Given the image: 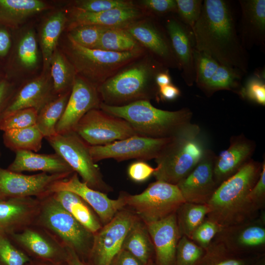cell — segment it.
<instances>
[{
	"label": "cell",
	"instance_id": "cell-60",
	"mask_svg": "<svg viewBox=\"0 0 265 265\" xmlns=\"http://www.w3.org/2000/svg\"><path fill=\"white\" fill-rule=\"evenodd\" d=\"M156 265V263H155V260L150 261V262L147 265Z\"/></svg>",
	"mask_w": 265,
	"mask_h": 265
},
{
	"label": "cell",
	"instance_id": "cell-28",
	"mask_svg": "<svg viewBox=\"0 0 265 265\" xmlns=\"http://www.w3.org/2000/svg\"><path fill=\"white\" fill-rule=\"evenodd\" d=\"M52 195L67 212L94 234L103 227L93 210L77 194L68 191H59Z\"/></svg>",
	"mask_w": 265,
	"mask_h": 265
},
{
	"label": "cell",
	"instance_id": "cell-30",
	"mask_svg": "<svg viewBox=\"0 0 265 265\" xmlns=\"http://www.w3.org/2000/svg\"><path fill=\"white\" fill-rule=\"evenodd\" d=\"M47 7L45 2L39 0H0V26L15 28Z\"/></svg>",
	"mask_w": 265,
	"mask_h": 265
},
{
	"label": "cell",
	"instance_id": "cell-6",
	"mask_svg": "<svg viewBox=\"0 0 265 265\" xmlns=\"http://www.w3.org/2000/svg\"><path fill=\"white\" fill-rule=\"evenodd\" d=\"M38 199L40 208L34 223L46 230L65 248L73 250L82 262L87 263L94 234L67 212L52 193Z\"/></svg>",
	"mask_w": 265,
	"mask_h": 265
},
{
	"label": "cell",
	"instance_id": "cell-21",
	"mask_svg": "<svg viewBox=\"0 0 265 265\" xmlns=\"http://www.w3.org/2000/svg\"><path fill=\"white\" fill-rule=\"evenodd\" d=\"M145 223L154 246L156 265H175L176 248L182 237L175 213Z\"/></svg>",
	"mask_w": 265,
	"mask_h": 265
},
{
	"label": "cell",
	"instance_id": "cell-19",
	"mask_svg": "<svg viewBox=\"0 0 265 265\" xmlns=\"http://www.w3.org/2000/svg\"><path fill=\"white\" fill-rule=\"evenodd\" d=\"M215 157L207 149L192 171L176 185L186 202L208 204L217 187L213 176Z\"/></svg>",
	"mask_w": 265,
	"mask_h": 265
},
{
	"label": "cell",
	"instance_id": "cell-40",
	"mask_svg": "<svg viewBox=\"0 0 265 265\" xmlns=\"http://www.w3.org/2000/svg\"><path fill=\"white\" fill-rule=\"evenodd\" d=\"M195 82L201 88L214 75L220 64L205 53L193 48Z\"/></svg>",
	"mask_w": 265,
	"mask_h": 265
},
{
	"label": "cell",
	"instance_id": "cell-7",
	"mask_svg": "<svg viewBox=\"0 0 265 265\" xmlns=\"http://www.w3.org/2000/svg\"><path fill=\"white\" fill-rule=\"evenodd\" d=\"M66 54L77 75L97 87L108 78L148 52L143 47L114 52L82 47L68 35Z\"/></svg>",
	"mask_w": 265,
	"mask_h": 265
},
{
	"label": "cell",
	"instance_id": "cell-27",
	"mask_svg": "<svg viewBox=\"0 0 265 265\" xmlns=\"http://www.w3.org/2000/svg\"><path fill=\"white\" fill-rule=\"evenodd\" d=\"M13 161L6 168L14 172L42 171L51 174H70L74 170L56 153L37 154L30 151H19L15 153Z\"/></svg>",
	"mask_w": 265,
	"mask_h": 265
},
{
	"label": "cell",
	"instance_id": "cell-16",
	"mask_svg": "<svg viewBox=\"0 0 265 265\" xmlns=\"http://www.w3.org/2000/svg\"><path fill=\"white\" fill-rule=\"evenodd\" d=\"M59 191H68L79 195L93 210L103 226L126 207L123 192L117 199H110L106 193L92 189L81 181L76 172L67 178L54 182L49 189V193Z\"/></svg>",
	"mask_w": 265,
	"mask_h": 265
},
{
	"label": "cell",
	"instance_id": "cell-42",
	"mask_svg": "<svg viewBox=\"0 0 265 265\" xmlns=\"http://www.w3.org/2000/svg\"><path fill=\"white\" fill-rule=\"evenodd\" d=\"M38 111L34 108L17 110L0 118V130L3 132L36 125Z\"/></svg>",
	"mask_w": 265,
	"mask_h": 265
},
{
	"label": "cell",
	"instance_id": "cell-9",
	"mask_svg": "<svg viewBox=\"0 0 265 265\" xmlns=\"http://www.w3.org/2000/svg\"><path fill=\"white\" fill-rule=\"evenodd\" d=\"M123 194L126 207L131 208L144 223L157 221L175 213L186 202L176 185L158 180L140 194Z\"/></svg>",
	"mask_w": 265,
	"mask_h": 265
},
{
	"label": "cell",
	"instance_id": "cell-10",
	"mask_svg": "<svg viewBox=\"0 0 265 265\" xmlns=\"http://www.w3.org/2000/svg\"><path fill=\"white\" fill-rule=\"evenodd\" d=\"M74 132L92 146L106 145L138 135L128 122L100 108L87 112L79 121Z\"/></svg>",
	"mask_w": 265,
	"mask_h": 265
},
{
	"label": "cell",
	"instance_id": "cell-62",
	"mask_svg": "<svg viewBox=\"0 0 265 265\" xmlns=\"http://www.w3.org/2000/svg\"><path fill=\"white\" fill-rule=\"evenodd\" d=\"M2 80V79H0V81L1 80Z\"/></svg>",
	"mask_w": 265,
	"mask_h": 265
},
{
	"label": "cell",
	"instance_id": "cell-34",
	"mask_svg": "<svg viewBox=\"0 0 265 265\" xmlns=\"http://www.w3.org/2000/svg\"><path fill=\"white\" fill-rule=\"evenodd\" d=\"M50 67L55 95L71 91L77 73L68 58L56 49L52 56Z\"/></svg>",
	"mask_w": 265,
	"mask_h": 265
},
{
	"label": "cell",
	"instance_id": "cell-57",
	"mask_svg": "<svg viewBox=\"0 0 265 265\" xmlns=\"http://www.w3.org/2000/svg\"><path fill=\"white\" fill-rule=\"evenodd\" d=\"M67 251V257L66 262L69 265H88L86 263L82 262L72 249L66 248Z\"/></svg>",
	"mask_w": 265,
	"mask_h": 265
},
{
	"label": "cell",
	"instance_id": "cell-3",
	"mask_svg": "<svg viewBox=\"0 0 265 265\" xmlns=\"http://www.w3.org/2000/svg\"><path fill=\"white\" fill-rule=\"evenodd\" d=\"M166 69L147 52L97 87L101 102L111 106H123L138 101H150L158 95L157 75Z\"/></svg>",
	"mask_w": 265,
	"mask_h": 265
},
{
	"label": "cell",
	"instance_id": "cell-54",
	"mask_svg": "<svg viewBox=\"0 0 265 265\" xmlns=\"http://www.w3.org/2000/svg\"><path fill=\"white\" fill-rule=\"evenodd\" d=\"M7 27L0 26V58L5 57L11 46V37Z\"/></svg>",
	"mask_w": 265,
	"mask_h": 265
},
{
	"label": "cell",
	"instance_id": "cell-61",
	"mask_svg": "<svg viewBox=\"0 0 265 265\" xmlns=\"http://www.w3.org/2000/svg\"><path fill=\"white\" fill-rule=\"evenodd\" d=\"M0 155H1V153H0Z\"/></svg>",
	"mask_w": 265,
	"mask_h": 265
},
{
	"label": "cell",
	"instance_id": "cell-29",
	"mask_svg": "<svg viewBox=\"0 0 265 265\" xmlns=\"http://www.w3.org/2000/svg\"><path fill=\"white\" fill-rule=\"evenodd\" d=\"M122 249L129 252L143 265L155 260L154 248L146 225L138 217L128 231Z\"/></svg>",
	"mask_w": 265,
	"mask_h": 265
},
{
	"label": "cell",
	"instance_id": "cell-23",
	"mask_svg": "<svg viewBox=\"0 0 265 265\" xmlns=\"http://www.w3.org/2000/svg\"><path fill=\"white\" fill-rule=\"evenodd\" d=\"M40 203L35 197L0 198V231L17 233L34 223Z\"/></svg>",
	"mask_w": 265,
	"mask_h": 265
},
{
	"label": "cell",
	"instance_id": "cell-11",
	"mask_svg": "<svg viewBox=\"0 0 265 265\" xmlns=\"http://www.w3.org/2000/svg\"><path fill=\"white\" fill-rule=\"evenodd\" d=\"M137 217L131 210L124 208L94 234L88 265H110L122 249L125 238Z\"/></svg>",
	"mask_w": 265,
	"mask_h": 265
},
{
	"label": "cell",
	"instance_id": "cell-18",
	"mask_svg": "<svg viewBox=\"0 0 265 265\" xmlns=\"http://www.w3.org/2000/svg\"><path fill=\"white\" fill-rule=\"evenodd\" d=\"M97 87L77 75L63 115L56 127L57 133L74 131L80 119L89 111L100 108Z\"/></svg>",
	"mask_w": 265,
	"mask_h": 265
},
{
	"label": "cell",
	"instance_id": "cell-8",
	"mask_svg": "<svg viewBox=\"0 0 265 265\" xmlns=\"http://www.w3.org/2000/svg\"><path fill=\"white\" fill-rule=\"evenodd\" d=\"M46 139L55 153L81 177L82 181L89 187L105 193L112 190L104 181L99 168L93 161L89 145L75 132L57 133Z\"/></svg>",
	"mask_w": 265,
	"mask_h": 265
},
{
	"label": "cell",
	"instance_id": "cell-24",
	"mask_svg": "<svg viewBox=\"0 0 265 265\" xmlns=\"http://www.w3.org/2000/svg\"><path fill=\"white\" fill-rule=\"evenodd\" d=\"M167 33L178 61L182 76L186 84L191 86L195 75L192 38L188 26L179 19L169 17L166 21Z\"/></svg>",
	"mask_w": 265,
	"mask_h": 265
},
{
	"label": "cell",
	"instance_id": "cell-25",
	"mask_svg": "<svg viewBox=\"0 0 265 265\" xmlns=\"http://www.w3.org/2000/svg\"><path fill=\"white\" fill-rule=\"evenodd\" d=\"M255 144L243 135L232 137L228 148L215 157L213 176L218 186L235 174L250 158Z\"/></svg>",
	"mask_w": 265,
	"mask_h": 265
},
{
	"label": "cell",
	"instance_id": "cell-26",
	"mask_svg": "<svg viewBox=\"0 0 265 265\" xmlns=\"http://www.w3.org/2000/svg\"><path fill=\"white\" fill-rule=\"evenodd\" d=\"M240 41L245 48L265 42V0H240Z\"/></svg>",
	"mask_w": 265,
	"mask_h": 265
},
{
	"label": "cell",
	"instance_id": "cell-13",
	"mask_svg": "<svg viewBox=\"0 0 265 265\" xmlns=\"http://www.w3.org/2000/svg\"><path fill=\"white\" fill-rule=\"evenodd\" d=\"M230 251L242 255H260L265 251V212L242 223L222 227L214 238Z\"/></svg>",
	"mask_w": 265,
	"mask_h": 265
},
{
	"label": "cell",
	"instance_id": "cell-35",
	"mask_svg": "<svg viewBox=\"0 0 265 265\" xmlns=\"http://www.w3.org/2000/svg\"><path fill=\"white\" fill-rule=\"evenodd\" d=\"M66 22L65 14L63 12H58L51 16L42 27L41 46L45 70L50 67L52 56Z\"/></svg>",
	"mask_w": 265,
	"mask_h": 265
},
{
	"label": "cell",
	"instance_id": "cell-36",
	"mask_svg": "<svg viewBox=\"0 0 265 265\" xmlns=\"http://www.w3.org/2000/svg\"><path fill=\"white\" fill-rule=\"evenodd\" d=\"M209 211L207 204L183 203L175 212L181 235L190 239L194 231L204 221Z\"/></svg>",
	"mask_w": 265,
	"mask_h": 265
},
{
	"label": "cell",
	"instance_id": "cell-33",
	"mask_svg": "<svg viewBox=\"0 0 265 265\" xmlns=\"http://www.w3.org/2000/svg\"><path fill=\"white\" fill-rule=\"evenodd\" d=\"M71 91L58 95L38 112L36 125L44 138L57 134L56 127L65 111Z\"/></svg>",
	"mask_w": 265,
	"mask_h": 265
},
{
	"label": "cell",
	"instance_id": "cell-38",
	"mask_svg": "<svg viewBox=\"0 0 265 265\" xmlns=\"http://www.w3.org/2000/svg\"><path fill=\"white\" fill-rule=\"evenodd\" d=\"M142 48L124 28H110L101 35L94 49L127 52Z\"/></svg>",
	"mask_w": 265,
	"mask_h": 265
},
{
	"label": "cell",
	"instance_id": "cell-59",
	"mask_svg": "<svg viewBox=\"0 0 265 265\" xmlns=\"http://www.w3.org/2000/svg\"><path fill=\"white\" fill-rule=\"evenodd\" d=\"M251 265H265V255L262 256Z\"/></svg>",
	"mask_w": 265,
	"mask_h": 265
},
{
	"label": "cell",
	"instance_id": "cell-43",
	"mask_svg": "<svg viewBox=\"0 0 265 265\" xmlns=\"http://www.w3.org/2000/svg\"><path fill=\"white\" fill-rule=\"evenodd\" d=\"M244 98L259 105H265V83L264 70L258 71L250 76L244 86L238 92Z\"/></svg>",
	"mask_w": 265,
	"mask_h": 265
},
{
	"label": "cell",
	"instance_id": "cell-1",
	"mask_svg": "<svg viewBox=\"0 0 265 265\" xmlns=\"http://www.w3.org/2000/svg\"><path fill=\"white\" fill-rule=\"evenodd\" d=\"M191 30L196 50L211 56L220 65L247 72V53L227 1L203 0L200 16Z\"/></svg>",
	"mask_w": 265,
	"mask_h": 265
},
{
	"label": "cell",
	"instance_id": "cell-56",
	"mask_svg": "<svg viewBox=\"0 0 265 265\" xmlns=\"http://www.w3.org/2000/svg\"><path fill=\"white\" fill-rule=\"evenodd\" d=\"M171 80L168 69L159 72L155 79L156 83L158 88L171 84Z\"/></svg>",
	"mask_w": 265,
	"mask_h": 265
},
{
	"label": "cell",
	"instance_id": "cell-53",
	"mask_svg": "<svg viewBox=\"0 0 265 265\" xmlns=\"http://www.w3.org/2000/svg\"><path fill=\"white\" fill-rule=\"evenodd\" d=\"M110 265H143L134 256L121 249L112 260Z\"/></svg>",
	"mask_w": 265,
	"mask_h": 265
},
{
	"label": "cell",
	"instance_id": "cell-12",
	"mask_svg": "<svg viewBox=\"0 0 265 265\" xmlns=\"http://www.w3.org/2000/svg\"><path fill=\"white\" fill-rule=\"evenodd\" d=\"M169 139L135 135L106 145L89 146V151L95 162L107 159L118 161L133 159L150 160L159 156Z\"/></svg>",
	"mask_w": 265,
	"mask_h": 265
},
{
	"label": "cell",
	"instance_id": "cell-47",
	"mask_svg": "<svg viewBox=\"0 0 265 265\" xmlns=\"http://www.w3.org/2000/svg\"><path fill=\"white\" fill-rule=\"evenodd\" d=\"M177 12L184 24L192 29L201 12L202 0H176Z\"/></svg>",
	"mask_w": 265,
	"mask_h": 265
},
{
	"label": "cell",
	"instance_id": "cell-20",
	"mask_svg": "<svg viewBox=\"0 0 265 265\" xmlns=\"http://www.w3.org/2000/svg\"><path fill=\"white\" fill-rule=\"evenodd\" d=\"M151 15L148 11L136 5L100 12H87L73 7L67 29L69 31L76 27L85 25H95L109 28H125Z\"/></svg>",
	"mask_w": 265,
	"mask_h": 265
},
{
	"label": "cell",
	"instance_id": "cell-55",
	"mask_svg": "<svg viewBox=\"0 0 265 265\" xmlns=\"http://www.w3.org/2000/svg\"><path fill=\"white\" fill-rule=\"evenodd\" d=\"M181 93L180 89L172 84L159 88L158 94L162 100L172 101L178 97Z\"/></svg>",
	"mask_w": 265,
	"mask_h": 265
},
{
	"label": "cell",
	"instance_id": "cell-39",
	"mask_svg": "<svg viewBox=\"0 0 265 265\" xmlns=\"http://www.w3.org/2000/svg\"><path fill=\"white\" fill-rule=\"evenodd\" d=\"M205 250L191 239L182 236L178 243L175 265H199Z\"/></svg>",
	"mask_w": 265,
	"mask_h": 265
},
{
	"label": "cell",
	"instance_id": "cell-52",
	"mask_svg": "<svg viewBox=\"0 0 265 265\" xmlns=\"http://www.w3.org/2000/svg\"><path fill=\"white\" fill-rule=\"evenodd\" d=\"M14 92L13 85L5 79L0 81V115Z\"/></svg>",
	"mask_w": 265,
	"mask_h": 265
},
{
	"label": "cell",
	"instance_id": "cell-45",
	"mask_svg": "<svg viewBox=\"0 0 265 265\" xmlns=\"http://www.w3.org/2000/svg\"><path fill=\"white\" fill-rule=\"evenodd\" d=\"M18 59L25 67L34 66L38 60L37 44L34 33L27 32L20 40L17 47Z\"/></svg>",
	"mask_w": 265,
	"mask_h": 265
},
{
	"label": "cell",
	"instance_id": "cell-46",
	"mask_svg": "<svg viewBox=\"0 0 265 265\" xmlns=\"http://www.w3.org/2000/svg\"><path fill=\"white\" fill-rule=\"evenodd\" d=\"M136 5L132 0H82L74 2L73 7L90 12H100L113 9Z\"/></svg>",
	"mask_w": 265,
	"mask_h": 265
},
{
	"label": "cell",
	"instance_id": "cell-49",
	"mask_svg": "<svg viewBox=\"0 0 265 265\" xmlns=\"http://www.w3.org/2000/svg\"><path fill=\"white\" fill-rule=\"evenodd\" d=\"M248 198L259 210H264L265 207V163H262L260 177L248 195Z\"/></svg>",
	"mask_w": 265,
	"mask_h": 265
},
{
	"label": "cell",
	"instance_id": "cell-17",
	"mask_svg": "<svg viewBox=\"0 0 265 265\" xmlns=\"http://www.w3.org/2000/svg\"><path fill=\"white\" fill-rule=\"evenodd\" d=\"M124 28L164 66L180 69L169 37L152 15Z\"/></svg>",
	"mask_w": 265,
	"mask_h": 265
},
{
	"label": "cell",
	"instance_id": "cell-2",
	"mask_svg": "<svg viewBox=\"0 0 265 265\" xmlns=\"http://www.w3.org/2000/svg\"><path fill=\"white\" fill-rule=\"evenodd\" d=\"M262 167V163L250 159L220 184L207 204L210 211L206 217L222 227L257 217L261 211L250 201L248 195L260 177Z\"/></svg>",
	"mask_w": 265,
	"mask_h": 265
},
{
	"label": "cell",
	"instance_id": "cell-32",
	"mask_svg": "<svg viewBox=\"0 0 265 265\" xmlns=\"http://www.w3.org/2000/svg\"><path fill=\"white\" fill-rule=\"evenodd\" d=\"M242 255L233 252L214 238L205 250L199 265H251L262 256Z\"/></svg>",
	"mask_w": 265,
	"mask_h": 265
},
{
	"label": "cell",
	"instance_id": "cell-50",
	"mask_svg": "<svg viewBox=\"0 0 265 265\" xmlns=\"http://www.w3.org/2000/svg\"><path fill=\"white\" fill-rule=\"evenodd\" d=\"M139 6L151 13L164 14L170 12H177L176 0H142L139 2Z\"/></svg>",
	"mask_w": 265,
	"mask_h": 265
},
{
	"label": "cell",
	"instance_id": "cell-37",
	"mask_svg": "<svg viewBox=\"0 0 265 265\" xmlns=\"http://www.w3.org/2000/svg\"><path fill=\"white\" fill-rule=\"evenodd\" d=\"M243 74L238 70L220 64L214 75L200 89L208 96L222 90L239 92Z\"/></svg>",
	"mask_w": 265,
	"mask_h": 265
},
{
	"label": "cell",
	"instance_id": "cell-44",
	"mask_svg": "<svg viewBox=\"0 0 265 265\" xmlns=\"http://www.w3.org/2000/svg\"><path fill=\"white\" fill-rule=\"evenodd\" d=\"M108 28L95 25L82 26L69 30L68 35L80 46L94 49L102 34Z\"/></svg>",
	"mask_w": 265,
	"mask_h": 265
},
{
	"label": "cell",
	"instance_id": "cell-15",
	"mask_svg": "<svg viewBox=\"0 0 265 265\" xmlns=\"http://www.w3.org/2000/svg\"><path fill=\"white\" fill-rule=\"evenodd\" d=\"M71 175L41 172L27 175L12 172L0 166V198H40L50 194L49 189L52 184Z\"/></svg>",
	"mask_w": 265,
	"mask_h": 265
},
{
	"label": "cell",
	"instance_id": "cell-58",
	"mask_svg": "<svg viewBox=\"0 0 265 265\" xmlns=\"http://www.w3.org/2000/svg\"><path fill=\"white\" fill-rule=\"evenodd\" d=\"M26 265H69L66 262L61 263H53L47 262L39 261L36 260H31L30 262L27 263Z\"/></svg>",
	"mask_w": 265,
	"mask_h": 265
},
{
	"label": "cell",
	"instance_id": "cell-31",
	"mask_svg": "<svg viewBox=\"0 0 265 265\" xmlns=\"http://www.w3.org/2000/svg\"><path fill=\"white\" fill-rule=\"evenodd\" d=\"M44 138L36 125L3 132L4 146L14 152L19 151H39Z\"/></svg>",
	"mask_w": 265,
	"mask_h": 265
},
{
	"label": "cell",
	"instance_id": "cell-4",
	"mask_svg": "<svg viewBox=\"0 0 265 265\" xmlns=\"http://www.w3.org/2000/svg\"><path fill=\"white\" fill-rule=\"evenodd\" d=\"M208 149L199 126L191 122L180 128L170 137L155 161L156 179L177 185L200 161Z\"/></svg>",
	"mask_w": 265,
	"mask_h": 265
},
{
	"label": "cell",
	"instance_id": "cell-48",
	"mask_svg": "<svg viewBox=\"0 0 265 265\" xmlns=\"http://www.w3.org/2000/svg\"><path fill=\"white\" fill-rule=\"evenodd\" d=\"M221 228L218 224L206 217L194 231L190 239L205 250Z\"/></svg>",
	"mask_w": 265,
	"mask_h": 265
},
{
	"label": "cell",
	"instance_id": "cell-41",
	"mask_svg": "<svg viewBox=\"0 0 265 265\" xmlns=\"http://www.w3.org/2000/svg\"><path fill=\"white\" fill-rule=\"evenodd\" d=\"M31 260L12 242L7 234L0 231V265H26Z\"/></svg>",
	"mask_w": 265,
	"mask_h": 265
},
{
	"label": "cell",
	"instance_id": "cell-14",
	"mask_svg": "<svg viewBox=\"0 0 265 265\" xmlns=\"http://www.w3.org/2000/svg\"><path fill=\"white\" fill-rule=\"evenodd\" d=\"M8 235L12 242L31 260L53 263L66 262V248L46 230L34 223Z\"/></svg>",
	"mask_w": 265,
	"mask_h": 265
},
{
	"label": "cell",
	"instance_id": "cell-22",
	"mask_svg": "<svg viewBox=\"0 0 265 265\" xmlns=\"http://www.w3.org/2000/svg\"><path fill=\"white\" fill-rule=\"evenodd\" d=\"M55 95L51 77L36 78L26 83L15 92L0 118L19 110L34 108L38 112Z\"/></svg>",
	"mask_w": 265,
	"mask_h": 265
},
{
	"label": "cell",
	"instance_id": "cell-51",
	"mask_svg": "<svg viewBox=\"0 0 265 265\" xmlns=\"http://www.w3.org/2000/svg\"><path fill=\"white\" fill-rule=\"evenodd\" d=\"M156 170L143 160L134 162L129 165L128 174L129 178L137 183H142L147 180Z\"/></svg>",
	"mask_w": 265,
	"mask_h": 265
},
{
	"label": "cell",
	"instance_id": "cell-5",
	"mask_svg": "<svg viewBox=\"0 0 265 265\" xmlns=\"http://www.w3.org/2000/svg\"><path fill=\"white\" fill-rule=\"evenodd\" d=\"M100 108L128 122L138 135L153 138L170 137L180 128L190 123L192 118V112L187 108L162 110L154 106L148 100L123 106H111L101 102Z\"/></svg>",
	"mask_w": 265,
	"mask_h": 265
}]
</instances>
